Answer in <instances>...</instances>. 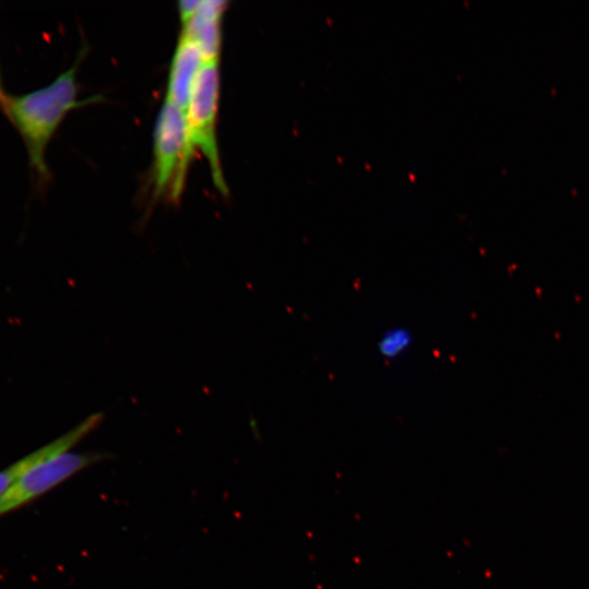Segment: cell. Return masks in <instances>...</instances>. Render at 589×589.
<instances>
[{"mask_svg":"<svg viewBox=\"0 0 589 589\" xmlns=\"http://www.w3.org/2000/svg\"><path fill=\"white\" fill-rule=\"evenodd\" d=\"M104 420V413L96 412L75 425L65 434L24 456L0 471V498L23 474L38 462L63 452L71 450L77 443L95 431Z\"/></svg>","mask_w":589,"mask_h":589,"instance_id":"5b68a950","label":"cell"},{"mask_svg":"<svg viewBox=\"0 0 589 589\" xmlns=\"http://www.w3.org/2000/svg\"><path fill=\"white\" fill-rule=\"evenodd\" d=\"M200 3V0H184L178 3L181 28L187 26L192 20L199 9Z\"/></svg>","mask_w":589,"mask_h":589,"instance_id":"9c48e42d","label":"cell"},{"mask_svg":"<svg viewBox=\"0 0 589 589\" xmlns=\"http://www.w3.org/2000/svg\"><path fill=\"white\" fill-rule=\"evenodd\" d=\"M204 64L197 45L180 34L169 68L166 100L187 112L196 77Z\"/></svg>","mask_w":589,"mask_h":589,"instance_id":"8992f818","label":"cell"},{"mask_svg":"<svg viewBox=\"0 0 589 589\" xmlns=\"http://www.w3.org/2000/svg\"><path fill=\"white\" fill-rule=\"evenodd\" d=\"M228 2L201 1L199 9L180 34L191 38L200 48L204 63L219 61L221 51V22Z\"/></svg>","mask_w":589,"mask_h":589,"instance_id":"52a82bcc","label":"cell"},{"mask_svg":"<svg viewBox=\"0 0 589 589\" xmlns=\"http://www.w3.org/2000/svg\"><path fill=\"white\" fill-rule=\"evenodd\" d=\"M185 139V115L165 99L153 131L152 184L155 199L167 193L175 201L180 197Z\"/></svg>","mask_w":589,"mask_h":589,"instance_id":"3957f363","label":"cell"},{"mask_svg":"<svg viewBox=\"0 0 589 589\" xmlns=\"http://www.w3.org/2000/svg\"><path fill=\"white\" fill-rule=\"evenodd\" d=\"M4 93L5 92H4L3 86H2L1 74H0V98L3 96Z\"/></svg>","mask_w":589,"mask_h":589,"instance_id":"30bf717a","label":"cell"},{"mask_svg":"<svg viewBox=\"0 0 589 589\" xmlns=\"http://www.w3.org/2000/svg\"><path fill=\"white\" fill-rule=\"evenodd\" d=\"M109 456L108 453H77L71 449L38 462L0 498V517L28 504L80 471L107 459Z\"/></svg>","mask_w":589,"mask_h":589,"instance_id":"277c9868","label":"cell"},{"mask_svg":"<svg viewBox=\"0 0 589 589\" xmlns=\"http://www.w3.org/2000/svg\"><path fill=\"white\" fill-rule=\"evenodd\" d=\"M413 335L407 327L398 326L384 332L377 341L380 356L393 360L404 354L412 345Z\"/></svg>","mask_w":589,"mask_h":589,"instance_id":"ba28073f","label":"cell"},{"mask_svg":"<svg viewBox=\"0 0 589 589\" xmlns=\"http://www.w3.org/2000/svg\"><path fill=\"white\" fill-rule=\"evenodd\" d=\"M85 50L73 64L50 84L32 92L0 98V110L19 133L28 165L39 185H46L51 173L46 161L47 148L68 113L79 107L100 100V96L79 99L77 69Z\"/></svg>","mask_w":589,"mask_h":589,"instance_id":"6da1fadb","label":"cell"},{"mask_svg":"<svg viewBox=\"0 0 589 589\" xmlns=\"http://www.w3.org/2000/svg\"><path fill=\"white\" fill-rule=\"evenodd\" d=\"M219 61L203 64L193 86L185 112V149L180 175L183 190L189 164L196 151L207 160L215 188L228 195L217 142V117L219 104Z\"/></svg>","mask_w":589,"mask_h":589,"instance_id":"7a4b0ae2","label":"cell"}]
</instances>
